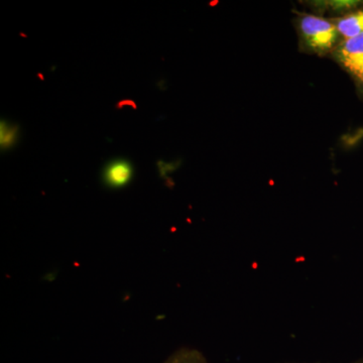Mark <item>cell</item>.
Segmentation results:
<instances>
[{
    "instance_id": "1",
    "label": "cell",
    "mask_w": 363,
    "mask_h": 363,
    "mask_svg": "<svg viewBox=\"0 0 363 363\" xmlns=\"http://www.w3.org/2000/svg\"><path fill=\"white\" fill-rule=\"evenodd\" d=\"M300 30L306 44L318 52L331 49L339 35L335 23L315 16H303Z\"/></svg>"
},
{
    "instance_id": "6",
    "label": "cell",
    "mask_w": 363,
    "mask_h": 363,
    "mask_svg": "<svg viewBox=\"0 0 363 363\" xmlns=\"http://www.w3.org/2000/svg\"><path fill=\"white\" fill-rule=\"evenodd\" d=\"M16 135V131L14 128H7L6 126H1V145L2 147H9L14 142V136Z\"/></svg>"
},
{
    "instance_id": "4",
    "label": "cell",
    "mask_w": 363,
    "mask_h": 363,
    "mask_svg": "<svg viewBox=\"0 0 363 363\" xmlns=\"http://www.w3.org/2000/svg\"><path fill=\"white\" fill-rule=\"evenodd\" d=\"M339 35L345 40L363 33V11H353L339 18L335 23Z\"/></svg>"
},
{
    "instance_id": "7",
    "label": "cell",
    "mask_w": 363,
    "mask_h": 363,
    "mask_svg": "<svg viewBox=\"0 0 363 363\" xmlns=\"http://www.w3.org/2000/svg\"><path fill=\"white\" fill-rule=\"evenodd\" d=\"M352 363H363V358H362V359H358V360H357V362H354Z\"/></svg>"
},
{
    "instance_id": "2",
    "label": "cell",
    "mask_w": 363,
    "mask_h": 363,
    "mask_svg": "<svg viewBox=\"0 0 363 363\" xmlns=\"http://www.w3.org/2000/svg\"><path fill=\"white\" fill-rule=\"evenodd\" d=\"M337 58L351 75L363 82V33L344 40L338 48Z\"/></svg>"
},
{
    "instance_id": "3",
    "label": "cell",
    "mask_w": 363,
    "mask_h": 363,
    "mask_svg": "<svg viewBox=\"0 0 363 363\" xmlns=\"http://www.w3.org/2000/svg\"><path fill=\"white\" fill-rule=\"evenodd\" d=\"M133 166L128 161L118 160L111 162L104 172V181L108 187L123 188L133 179Z\"/></svg>"
},
{
    "instance_id": "5",
    "label": "cell",
    "mask_w": 363,
    "mask_h": 363,
    "mask_svg": "<svg viewBox=\"0 0 363 363\" xmlns=\"http://www.w3.org/2000/svg\"><path fill=\"white\" fill-rule=\"evenodd\" d=\"M164 363H208L206 358L199 350L192 348H181Z\"/></svg>"
}]
</instances>
